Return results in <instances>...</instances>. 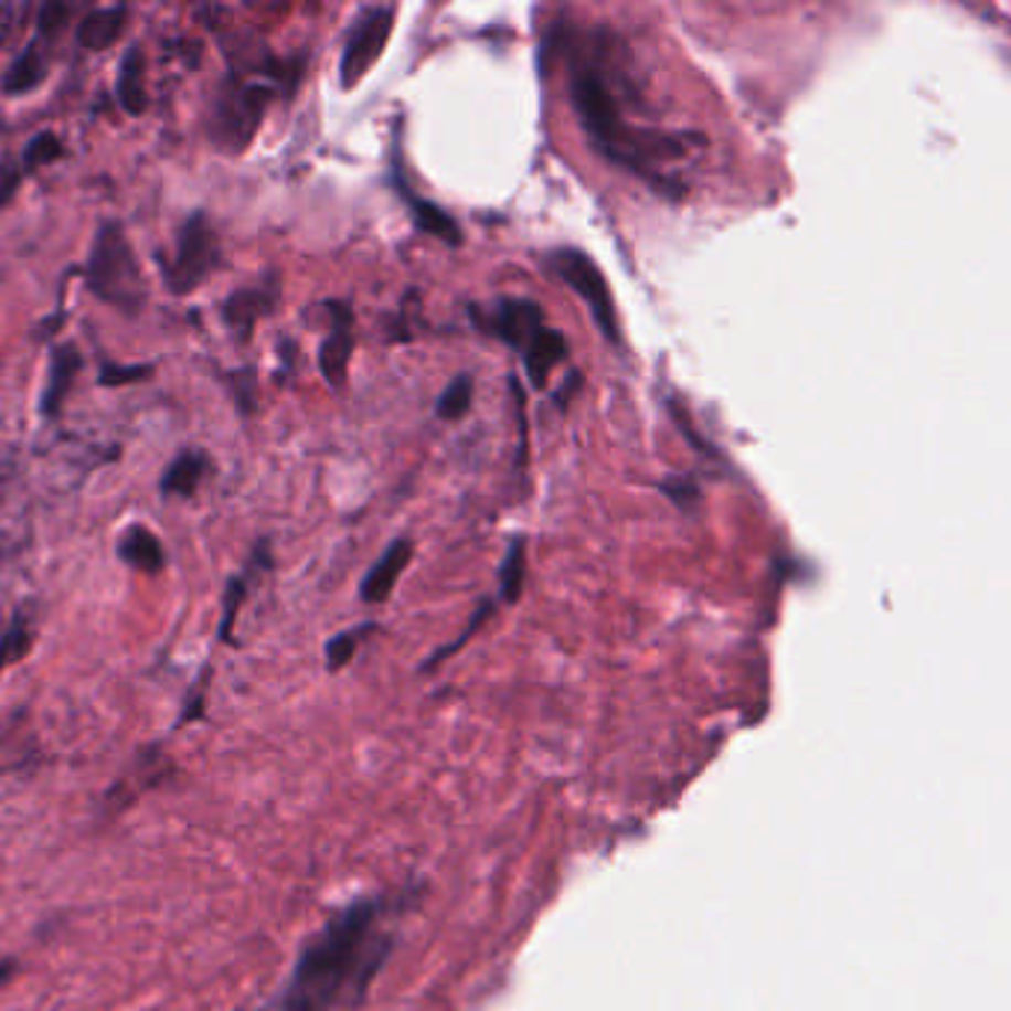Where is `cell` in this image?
<instances>
[{"instance_id":"cell-16","label":"cell","mask_w":1011,"mask_h":1011,"mask_svg":"<svg viewBox=\"0 0 1011 1011\" xmlns=\"http://www.w3.org/2000/svg\"><path fill=\"white\" fill-rule=\"evenodd\" d=\"M567 353H570V344H567V339H564V332L546 327L543 336L534 341V348L522 356V362H525V371H529L531 386H538V389L546 386L549 377H552V371L558 369L561 362L567 360Z\"/></svg>"},{"instance_id":"cell-17","label":"cell","mask_w":1011,"mask_h":1011,"mask_svg":"<svg viewBox=\"0 0 1011 1011\" xmlns=\"http://www.w3.org/2000/svg\"><path fill=\"white\" fill-rule=\"evenodd\" d=\"M125 21H128V10L125 7H107V10L86 12L81 24H77V42L86 51H107L123 36Z\"/></svg>"},{"instance_id":"cell-13","label":"cell","mask_w":1011,"mask_h":1011,"mask_svg":"<svg viewBox=\"0 0 1011 1011\" xmlns=\"http://www.w3.org/2000/svg\"><path fill=\"white\" fill-rule=\"evenodd\" d=\"M116 555L119 561H125L128 567H134L137 573H161L167 567V552H163L161 540L151 529L140 525V522H134L128 529L119 534L116 540Z\"/></svg>"},{"instance_id":"cell-25","label":"cell","mask_w":1011,"mask_h":1011,"mask_svg":"<svg viewBox=\"0 0 1011 1011\" xmlns=\"http://www.w3.org/2000/svg\"><path fill=\"white\" fill-rule=\"evenodd\" d=\"M226 386H228V392H232V397H235L237 409H241L244 416H253L258 407L256 371L253 369L232 371V374H226Z\"/></svg>"},{"instance_id":"cell-14","label":"cell","mask_w":1011,"mask_h":1011,"mask_svg":"<svg viewBox=\"0 0 1011 1011\" xmlns=\"http://www.w3.org/2000/svg\"><path fill=\"white\" fill-rule=\"evenodd\" d=\"M116 98L128 116L146 114L149 107V95H146V54L140 45H131L125 51L123 63H119V75H116Z\"/></svg>"},{"instance_id":"cell-22","label":"cell","mask_w":1011,"mask_h":1011,"mask_svg":"<svg viewBox=\"0 0 1011 1011\" xmlns=\"http://www.w3.org/2000/svg\"><path fill=\"white\" fill-rule=\"evenodd\" d=\"M63 155H66V146H63V140H60L57 134L42 131L28 142V149L21 155V170L33 172L39 170V167H47V163L60 161Z\"/></svg>"},{"instance_id":"cell-7","label":"cell","mask_w":1011,"mask_h":1011,"mask_svg":"<svg viewBox=\"0 0 1011 1011\" xmlns=\"http://www.w3.org/2000/svg\"><path fill=\"white\" fill-rule=\"evenodd\" d=\"M392 30H395V7H369L360 12V19L353 21L344 39L339 60L341 89H353L365 81V75L383 57Z\"/></svg>"},{"instance_id":"cell-18","label":"cell","mask_w":1011,"mask_h":1011,"mask_svg":"<svg viewBox=\"0 0 1011 1011\" xmlns=\"http://www.w3.org/2000/svg\"><path fill=\"white\" fill-rule=\"evenodd\" d=\"M211 469V460L205 451L188 448L181 451L161 478V492L163 496H193L199 490V483L205 481V475Z\"/></svg>"},{"instance_id":"cell-32","label":"cell","mask_w":1011,"mask_h":1011,"mask_svg":"<svg viewBox=\"0 0 1011 1011\" xmlns=\"http://www.w3.org/2000/svg\"><path fill=\"white\" fill-rule=\"evenodd\" d=\"M12 970H15V965H12L10 958H0V985H3V982H7V979H10Z\"/></svg>"},{"instance_id":"cell-19","label":"cell","mask_w":1011,"mask_h":1011,"mask_svg":"<svg viewBox=\"0 0 1011 1011\" xmlns=\"http://www.w3.org/2000/svg\"><path fill=\"white\" fill-rule=\"evenodd\" d=\"M47 77V60L45 51L39 47V42H33L30 47H24L19 57L12 60V66L3 75V93L7 95H24L33 93L36 86L45 84Z\"/></svg>"},{"instance_id":"cell-4","label":"cell","mask_w":1011,"mask_h":1011,"mask_svg":"<svg viewBox=\"0 0 1011 1011\" xmlns=\"http://www.w3.org/2000/svg\"><path fill=\"white\" fill-rule=\"evenodd\" d=\"M274 86L249 84V81H228L214 98L209 116V137L214 149L223 155H244L249 142L256 140L258 128L274 102Z\"/></svg>"},{"instance_id":"cell-10","label":"cell","mask_w":1011,"mask_h":1011,"mask_svg":"<svg viewBox=\"0 0 1011 1011\" xmlns=\"http://www.w3.org/2000/svg\"><path fill=\"white\" fill-rule=\"evenodd\" d=\"M332 327L330 336L323 339L321 350H318V365H321L323 380L332 389H344L348 383V369L353 348H356V336H353V312H350L348 302H330Z\"/></svg>"},{"instance_id":"cell-29","label":"cell","mask_w":1011,"mask_h":1011,"mask_svg":"<svg viewBox=\"0 0 1011 1011\" xmlns=\"http://www.w3.org/2000/svg\"><path fill=\"white\" fill-rule=\"evenodd\" d=\"M662 492L673 501V504H677V508H682V511H689V508H694V504H698V499H700L698 483L689 481V478H680V475H673V478L662 481Z\"/></svg>"},{"instance_id":"cell-15","label":"cell","mask_w":1011,"mask_h":1011,"mask_svg":"<svg viewBox=\"0 0 1011 1011\" xmlns=\"http://www.w3.org/2000/svg\"><path fill=\"white\" fill-rule=\"evenodd\" d=\"M401 193H404V199H407L413 223H416L422 232L434 235L436 241H443V244H448V246L464 244V228H460V223H457L448 211L439 209V205H434V202H427V199L416 196V193H413L409 188H404V184H401Z\"/></svg>"},{"instance_id":"cell-12","label":"cell","mask_w":1011,"mask_h":1011,"mask_svg":"<svg viewBox=\"0 0 1011 1011\" xmlns=\"http://www.w3.org/2000/svg\"><path fill=\"white\" fill-rule=\"evenodd\" d=\"M81 369H84V356L75 344H60L51 350V369H47V383L42 392V416H57L63 409Z\"/></svg>"},{"instance_id":"cell-21","label":"cell","mask_w":1011,"mask_h":1011,"mask_svg":"<svg viewBox=\"0 0 1011 1011\" xmlns=\"http://www.w3.org/2000/svg\"><path fill=\"white\" fill-rule=\"evenodd\" d=\"M525 585V538H513L499 570V590L504 603H517Z\"/></svg>"},{"instance_id":"cell-23","label":"cell","mask_w":1011,"mask_h":1011,"mask_svg":"<svg viewBox=\"0 0 1011 1011\" xmlns=\"http://www.w3.org/2000/svg\"><path fill=\"white\" fill-rule=\"evenodd\" d=\"M30 647H33V626L24 617H15L10 629L0 638V671L21 662L30 652Z\"/></svg>"},{"instance_id":"cell-28","label":"cell","mask_w":1011,"mask_h":1011,"mask_svg":"<svg viewBox=\"0 0 1011 1011\" xmlns=\"http://www.w3.org/2000/svg\"><path fill=\"white\" fill-rule=\"evenodd\" d=\"M72 15H75V10H72L68 3L51 0V3H45V7L39 10V19H36L39 33H42L45 39H57L60 33L72 24Z\"/></svg>"},{"instance_id":"cell-6","label":"cell","mask_w":1011,"mask_h":1011,"mask_svg":"<svg viewBox=\"0 0 1011 1011\" xmlns=\"http://www.w3.org/2000/svg\"><path fill=\"white\" fill-rule=\"evenodd\" d=\"M220 262H223V253H220L217 228L211 226V220L202 211H196L181 226L172 262L161 265L163 283L172 294L184 297V294L196 291L199 285L217 270Z\"/></svg>"},{"instance_id":"cell-1","label":"cell","mask_w":1011,"mask_h":1011,"mask_svg":"<svg viewBox=\"0 0 1011 1011\" xmlns=\"http://www.w3.org/2000/svg\"><path fill=\"white\" fill-rule=\"evenodd\" d=\"M558 54L567 66L570 105L587 140L605 161L624 167L647 181L656 193L682 196V184L664 175V163L680 161L689 146H700V134H677L632 123L629 107L641 110V93L629 72V47L615 30L558 28Z\"/></svg>"},{"instance_id":"cell-3","label":"cell","mask_w":1011,"mask_h":1011,"mask_svg":"<svg viewBox=\"0 0 1011 1011\" xmlns=\"http://www.w3.org/2000/svg\"><path fill=\"white\" fill-rule=\"evenodd\" d=\"M86 288L116 312L137 315L146 306L149 288L131 241L119 223H102L84 267Z\"/></svg>"},{"instance_id":"cell-31","label":"cell","mask_w":1011,"mask_h":1011,"mask_svg":"<svg viewBox=\"0 0 1011 1011\" xmlns=\"http://www.w3.org/2000/svg\"><path fill=\"white\" fill-rule=\"evenodd\" d=\"M578 386H582V380H578V371H570L567 389H564V392H558V397H555V401H558V407H567L570 395H573V392H578Z\"/></svg>"},{"instance_id":"cell-5","label":"cell","mask_w":1011,"mask_h":1011,"mask_svg":"<svg viewBox=\"0 0 1011 1011\" xmlns=\"http://www.w3.org/2000/svg\"><path fill=\"white\" fill-rule=\"evenodd\" d=\"M546 267L585 300L605 341L620 348V318H617L615 297H611L608 279H605L594 258L582 249H573V246H558L546 256Z\"/></svg>"},{"instance_id":"cell-20","label":"cell","mask_w":1011,"mask_h":1011,"mask_svg":"<svg viewBox=\"0 0 1011 1011\" xmlns=\"http://www.w3.org/2000/svg\"><path fill=\"white\" fill-rule=\"evenodd\" d=\"M475 395L472 374H457V377L443 389V395L436 397V416L443 422H460L469 413Z\"/></svg>"},{"instance_id":"cell-24","label":"cell","mask_w":1011,"mask_h":1011,"mask_svg":"<svg viewBox=\"0 0 1011 1011\" xmlns=\"http://www.w3.org/2000/svg\"><path fill=\"white\" fill-rule=\"evenodd\" d=\"M371 629H374V626L365 624V626H356V629H348V632L336 635V638H330V643H327V668H330V671H341L344 664H350V659H353L356 650H360L362 638H365Z\"/></svg>"},{"instance_id":"cell-11","label":"cell","mask_w":1011,"mask_h":1011,"mask_svg":"<svg viewBox=\"0 0 1011 1011\" xmlns=\"http://www.w3.org/2000/svg\"><path fill=\"white\" fill-rule=\"evenodd\" d=\"M409 561H413V540L409 538L392 540L386 552H383V555L371 564V570L365 573V578H362V585H360L362 603H369V605L386 603L389 596H392V590H395L401 573L407 570Z\"/></svg>"},{"instance_id":"cell-9","label":"cell","mask_w":1011,"mask_h":1011,"mask_svg":"<svg viewBox=\"0 0 1011 1011\" xmlns=\"http://www.w3.org/2000/svg\"><path fill=\"white\" fill-rule=\"evenodd\" d=\"M279 302V276H270L267 283H258L253 288H237L223 300L220 315L228 330L235 332V339L249 341L256 323L274 312Z\"/></svg>"},{"instance_id":"cell-26","label":"cell","mask_w":1011,"mask_h":1011,"mask_svg":"<svg viewBox=\"0 0 1011 1011\" xmlns=\"http://www.w3.org/2000/svg\"><path fill=\"white\" fill-rule=\"evenodd\" d=\"M155 374L151 365H116V362L105 360L102 371H98V383L102 386H131V383H142Z\"/></svg>"},{"instance_id":"cell-27","label":"cell","mask_w":1011,"mask_h":1011,"mask_svg":"<svg viewBox=\"0 0 1011 1011\" xmlns=\"http://www.w3.org/2000/svg\"><path fill=\"white\" fill-rule=\"evenodd\" d=\"M246 599V576H235L228 582L226 596H223V624H220V638L232 641V629H235L237 611Z\"/></svg>"},{"instance_id":"cell-2","label":"cell","mask_w":1011,"mask_h":1011,"mask_svg":"<svg viewBox=\"0 0 1011 1011\" xmlns=\"http://www.w3.org/2000/svg\"><path fill=\"white\" fill-rule=\"evenodd\" d=\"M392 935L383 932V902L360 898L309 937L285 985L279 1011H332L356 1000L386 965Z\"/></svg>"},{"instance_id":"cell-8","label":"cell","mask_w":1011,"mask_h":1011,"mask_svg":"<svg viewBox=\"0 0 1011 1011\" xmlns=\"http://www.w3.org/2000/svg\"><path fill=\"white\" fill-rule=\"evenodd\" d=\"M469 318L483 336L504 341L508 348L520 350L522 356L546 330V315L540 302L525 297H499L490 306H469Z\"/></svg>"},{"instance_id":"cell-30","label":"cell","mask_w":1011,"mask_h":1011,"mask_svg":"<svg viewBox=\"0 0 1011 1011\" xmlns=\"http://www.w3.org/2000/svg\"><path fill=\"white\" fill-rule=\"evenodd\" d=\"M21 179H24V170H21L19 163L0 161V209H7L12 199H15Z\"/></svg>"}]
</instances>
